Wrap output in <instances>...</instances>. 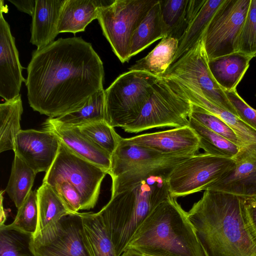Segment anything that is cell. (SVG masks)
<instances>
[{
    "label": "cell",
    "instance_id": "obj_1",
    "mask_svg": "<svg viewBox=\"0 0 256 256\" xmlns=\"http://www.w3.org/2000/svg\"><path fill=\"white\" fill-rule=\"evenodd\" d=\"M26 86L30 106L55 118L84 106L103 89V63L81 37L60 38L34 51Z\"/></svg>",
    "mask_w": 256,
    "mask_h": 256
},
{
    "label": "cell",
    "instance_id": "obj_2",
    "mask_svg": "<svg viewBox=\"0 0 256 256\" xmlns=\"http://www.w3.org/2000/svg\"><path fill=\"white\" fill-rule=\"evenodd\" d=\"M245 199L206 190L187 212L204 256H256V240L244 220Z\"/></svg>",
    "mask_w": 256,
    "mask_h": 256
},
{
    "label": "cell",
    "instance_id": "obj_3",
    "mask_svg": "<svg viewBox=\"0 0 256 256\" xmlns=\"http://www.w3.org/2000/svg\"><path fill=\"white\" fill-rule=\"evenodd\" d=\"M128 249L151 256H204L188 212L171 196L136 228L125 250Z\"/></svg>",
    "mask_w": 256,
    "mask_h": 256
},
{
    "label": "cell",
    "instance_id": "obj_4",
    "mask_svg": "<svg viewBox=\"0 0 256 256\" xmlns=\"http://www.w3.org/2000/svg\"><path fill=\"white\" fill-rule=\"evenodd\" d=\"M172 172L150 176L112 196L98 212L117 256L125 250L133 234L161 202L170 196L168 178Z\"/></svg>",
    "mask_w": 256,
    "mask_h": 256
},
{
    "label": "cell",
    "instance_id": "obj_5",
    "mask_svg": "<svg viewBox=\"0 0 256 256\" xmlns=\"http://www.w3.org/2000/svg\"><path fill=\"white\" fill-rule=\"evenodd\" d=\"M192 104L178 84L166 77L159 78L138 116L122 128L138 133L154 128H178L189 126Z\"/></svg>",
    "mask_w": 256,
    "mask_h": 256
},
{
    "label": "cell",
    "instance_id": "obj_6",
    "mask_svg": "<svg viewBox=\"0 0 256 256\" xmlns=\"http://www.w3.org/2000/svg\"><path fill=\"white\" fill-rule=\"evenodd\" d=\"M159 78L148 73L129 70L119 76L106 90V121L122 128L138 116Z\"/></svg>",
    "mask_w": 256,
    "mask_h": 256
},
{
    "label": "cell",
    "instance_id": "obj_7",
    "mask_svg": "<svg viewBox=\"0 0 256 256\" xmlns=\"http://www.w3.org/2000/svg\"><path fill=\"white\" fill-rule=\"evenodd\" d=\"M107 172L80 156L60 141L57 156L46 172L42 182L51 186L66 181L78 190L81 210L94 208L98 200L102 182Z\"/></svg>",
    "mask_w": 256,
    "mask_h": 256
},
{
    "label": "cell",
    "instance_id": "obj_8",
    "mask_svg": "<svg viewBox=\"0 0 256 256\" xmlns=\"http://www.w3.org/2000/svg\"><path fill=\"white\" fill-rule=\"evenodd\" d=\"M156 0H114L102 7L97 20L112 51L124 63L130 58L133 34Z\"/></svg>",
    "mask_w": 256,
    "mask_h": 256
},
{
    "label": "cell",
    "instance_id": "obj_9",
    "mask_svg": "<svg viewBox=\"0 0 256 256\" xmlns=\"http://www.w3.org/2000/svg\"><path fill=\"white\" fill-rule=\"evenodd\" d=\"M163 76L177 80L238 116L224 91L216 81L210 70L202 38L173 63Z\"/></svg>",
    "mask_w": 256,
    "mask_h": 256
},
{
    "label": "cell",
    "instance_id": "obj_10",
    "mask_svg": "<svg viewBox=\"0 0 256 256\" xmlns=\"http://www.w3.org/2000/svg\"><path fill=\"white\" fill-rule=\"evenodd\" d=\"M235 164L234 158L206 152L194 155L178 164L169 174L170 195L176 198L206 190Z\"/></svg>",
    "mask_w": 256,
    "mask_h": 256
},
{
    "label": "cell",
    "instance_id": "obj_11",
    "mask_svg": "<svg viewBox=\"0 0 256 256\" xmlns=\"http://www.w3.org/2000/svg\"><path fill=\"white\" fill-rule=\"evenodd\" d=\"M250 0H224L210 21L202 40L208 60L237 52L238 36Z\"/></svg>",
    "mask_w": 256,
    "mask_h": 256
},
{
    "label": "cell",
    "instance_id": "obj_12",
    "mask_svg": "<svg viewBox=\"0 0 256 256\" xmlns=\"http://www.w3.org/2000/svg\"><path fill=\"white\" fill-rule=\"evenodd\" d=\"M36 256H90L80 212L62 216L34 236Z\"/></svg>",
    "mask_w": 256,
    "mask_h": 256
},
{
    "label": "cell",
    "instance_id": "obj_13",
    "mask_svg": "<svg viewBox=\"0 0 256 256\" xmlns=\"http://www.w3.org/2000/svg\"><path fill=\"white\" fill-rule=\"evenodd\" d=\"M60 140L50 132L44 130H21L14 150L18 156L37 174L50 169L58 151Z\"/></svg>",
    "mask_w": 256,
    "mask_h": 256
},
{
    "label": "cell",
    "instance_id": "obj_14",
    "mask_svg": "<svg viewBox=\"0 0 256 256\" xmlns=\"http://www.w3.org/2000/svg\"><path fill=\"white\" fill-rule=\"evenodd\" d=\"M0 96L5 101L20 95L21 85L26 82L22 74L23 68L18 58L14 38L3 16L7 8L0 0Z\"/></svg>",
    "mask_w": 256,
    "mask_h": 256
},
{
    "label": "cell",
    "instance_id": "obj_15",
    "mask_svg": "<svg viewBox=\"0 0 256 256\" xmlns=\"http://www.w3.org/2000/svg\"><path fill=\"white\" fill-rule=\"evenodd\" d=\"M124 139L162 154L192 156L200 148L199 139L189 126Z\"/></svg>",
    "mask_w": 256,
    "mask_h": 256
},
{
    "label": "cell",
    "instance_id": "obj_16",
    "mask_svg": "<svg viewBox=\"0 0 256 256\" xmlns=\"http://www.w3.org/2000/svg\"><path fill=\"white\" fill-rule=\"evenodd\" d=\"M234 159L235 166L206 190L256 200V148L240 149Z\"/></svg>",
    "mask_w": 256,
    "mask_h": 256
},
{
    "label": "cell",
    "instance_id": "obj_17",
    "mask_svg": "<svg viewBox=\"0 0 256 256\" xmlns=\"http://www.w3.org/2000/svg\"><path fill=\"white\" fill-rule=\"evenodd\" d=\"M44 130L55 134L75 154L110 174L111 155L82 134L78 127L58 126L46 120Z\"/></svg>",
    "mask_w": 256,
    "mask_h": 256
},
{
    "label": "cell",
    "instance_id": "obj_18",
    "mask_svg": "<svg viewBox=\"0 0 256 256\" xmlns=\"http://www.w3.org/2000/svg\"><path fill=\"white\" fill-rule=\"evenodd\" d=\"M206 0H159L164 37L182 39Z\"/></svg>",
    "mask_w": 256,
    "mask_h": 256
},
{
    "label": "cell",
    "instance_id": "obj_19",
    "mask_svg": "<svg viewBox=\"0 0 256 256\" xmlns=\"http://www.w3.org/2000/svg\"><path fill=\"white\" fill-rule=\"evenodd\" d=\"M114 0H65L61 8L58 33L75 34L85 30L86 26L98 18L100 9L112 4Z\"/></svg>",
    "mask_w": 256,
    "mask_h": 256
},
{
    "label": "cell",
    "instance_id": "obj_20",
    "mask_svg": "<svg viewBox=\"0 0 256 256\" xmlns=\"http://www.w3.org/2000/svg\"><path fill=\"white\" fill-rule=\"evenodd\" d=\"M65 0H36L30 42L41 49L54 41L60 12Z\"/></svg>",
    "mask_w": 256,
    "mask_h": 256
},
{
    "label": "cell",
    "instance_id": "obj_21",
    "mask_svg": "<svg viewBox=\"0 0 256 256\" xmlns=\"http://www.w3.org/2000/svg\"><path fill=\"white\" fill-rule=\"evenodd\" d=\"M169 78L178 86L190 102L217 116L235 132L244 148H256V130L230 112L214 104L201 94L195 92L177 80Z\"/></svg>",
    "mask_w": 256,
    "mask_h": 256
},
{
    "label": "cell",
    "instance_id": "obj_22",
    "mask_svg": "<svg viewBox=\"0 0 256 256\" xmlns=\"http://www.w3.org/2000/svg\"><path fill=\"white\" fill-rule=\"evenodd\" d=\"M172 156L174 155L162 154L129 142L122 138L118 146L111 154L109 175L112 179L132 169Z\"/></svg>",
    "mask_w": 256,
    "mask_h": 256
},
{
    "label": "cell",
    "instance_id": "obj_23",
    "mask_svg": "<svg viewBox=\"0 0 256 256\" xmlns=\"http://www.w3.org/2000/svg\"><path fill=\"white\" fill-rule=\"evenodd\" d=\"M253 58L236 52L209 60L208 66L214 78L224 90L230 91L236 89Z\"/></svg>",
    "mask_w": 256,
    "mask_h": 256
},
{
    "label": "cell",
    "instance_id": "obj_24",
    "mask_svg": "<svg viewBox=\"0 0 256 256\" xmlns=\"http://www.w3.org/2000/svg\"><path fill=\"white\" fill-rule=\"evenodd\" d=\"M178 44L177 40L164 37L146 56L131 66L129 70L143 72L158 78H162L172 64Z\"/></svg>",
    "mask_w": 256,
    "mask_h": 256
},
{
    "label": "cell",
    "instance_id": "obj_25",
    "mask_svg": "<svg viewBox=\"0 0 256 256\" xmlns=\"http://www.w3.org/2000/svg\"><path fill=\"white\" fill-rule=\"evenodd\" d=\"M190 156H172L132 169L112 178L111 196L126 190L150 176L172 170L178 164Z\"/></svg>",
    "mask_w": 256,
    "mask_h": 256
},
{
    "label": "cell",
    "instance_id": "obj_26",
    "mask_svg": "<svg viewBox=\"0 0 256 256\" xmlns=\"http://www.w3.org/2000/svg\"><path fill=\"white\" fill-rule=\"evenodd\" d=\"M90 256H117L102 217L98 212L80 213Z\"/></svg>",
    "mask_w": 256,
    "mask_h": 256
},
{
    "label": "cell",
    "instance_id": "obj_27",
    "mask_svg": "<svg viewBox=\"0 0 256 256\" xmlns=\"http://www.w3.org/2000/svg\"><path fill=\"white\" fill-rule=\"evenodd\" d=\"M105 92L103 88L91 96L81 108L57 118H48L46 120L58 126L78 127L105 120Z\"/></svg>",
    "mask_w": 256,
    "mask_h": 256
},
{
    "label": "cell",
    "instance_id": "obj_28",
    "mask_svg": "<svg viewBox=\"0 0 256 256\" xmlns=\"http://www.w3.org/2000/svg\"><path fill=\"white\" fill-rule=\"evenodd\" d=\"M23 108L20 94L0 104V152L14 150Z\"/></svg>",
    "mask_w": 256,
    "mask_h": 256
},
{
    "label": "cell",
    "instance_id": "obj_29",
    "mask_svg": "<svg viewBox=\"0 0 256 256\" xmlns=\"http://www.w3.org/2000/svg\"><path fill=\"white\" fill-rule=\"evenodd\" d=\"M163 38L160 4L158 0L133 34L130 43V58Z\"/></svg>",
    "mask_w": 256,
    "mask_h": 256
},
{
    "label": "cell",
    "instance_id": "obj_30",
    "mask_svg": "<svg viewBox=\"0 0 256 256\" xmlns=\"http://www.w3.org/2000/svg\"><path fill=\"white\" fill-rule=\"evenodd\" d=\"M36 192L38 224L35 234L56 222L62 216L71 214L58 194L49 184L42 182Z\"/></svg>",
    "mask_w": 256,
    "mask_h": 256
},
{
    "label": "cell",
    "instance_id": "obj_31",
    "mask_svg": "<svg viewBox=\"0 0 256 256\" xmlns=\"http://www.w3.org/2000/svg\"><path fill=\"white\" fill-rule=\"evenodd\" d=\"M224 0H206L186 33L178 42L173 63L190 50L202 37L213 15Z\"/></svg>",
    "mask_w": 256,
    "mask_h": 256
},
{
    "label": "cell",
    "instance_id": "obj_32",
    "mask_svg": "<svg viewBox=\"0 0 256 256\" xmlns=\"http://www.w3.org/2000/svg\"><path fill=\"white\" fill-rule=\"evenodd\" d=\"M36 174L14 154L10 177L5 191L18 209L32 190Z\"/></svg>",
    "mask_w": 256,
    "mask_h": 256
},
{
    "label": "cell",
    "instance_id": "obj_33",
    "mask_svg": "<svg viewBox=\"0 0 256 256\" xmlns=\"http://www.w3.org/2000/svg\"><path fill=\"white\" fill-rule=\"evenodd\" d=\"M189 126L195 132L200 142V148L207 154L234 158L240 148L228 140L205 127L189 116Z\"/></svg>",
    "mask_w": 256,
    "mask_h": 256
},
{
    "label": "cell",
    "instance_id": "obj_34",
    "mask_svg": "<svg viewBox=\"0 0 256 256\" xmlns=\"http://www.w3.org/2000/svg\"><path fill=\"white\" fill-rule=\"evenodd\" d=\"M34 234L4 223L0 224V256H36Z\"/></svg>",
    "mask_w": 256,
    "mask_h": 256
},
{
    "label": "cell",
    "instance_id": "obj_35",
    "mask_svg": "<svg viewBox=\"0 0 256 256\" xmlns=\"http://www.w3.org/2000/svg\"><path fill=\"white\" fill-rule=\"evenodd\" d=\"M78 128L82 134L110 155L122 138L105 120L92 122Z\"/></svg>",
    "mask_w": 256,
    "mask_h": 256
},
{
    "label": "cell",
    "instance_id": "obj_36",
    "mask_svg": "<svg viewBox=\"0 0 256 256\" xmlns=\"http://www.w3.org/2000/svg\"><path fill=\"white\" fill-rule=\"evenodd\" d=\"M190 117L194 119L209 130L236 144L240 149L244 148L233 130L214 114L192 103Z\"/></svg>",
    "mask_w": 256,
    "mask_h": 256
},
{
    "label": "cell",
    "instance_id": "obj_37",
    "mask_svg": "<svg viewBox=\"0 0 256 256\" xmlns=\"http://www.w3.org/2000/svg\"><path fill=\"white\" fill-rule=\"evenodd\" d=\"M14 222L10 224L19 230L34 234L38 224V196L36 190H31L21 206Z\"/></svg>",
    "mask_w": 256,
    "mask_h": 256
},
{
    "label": "cell",
    "instance_id": "obj_38",
    "mask_svg": "<svg viewBox=\"0 0 256 256\" xmlns=\"http://www.w3.org/2000/svg\"><path fill=\"white\" fill-rule=\"evenodd\" d=\"M237 52L256 56V0H250L247 16L238 36Z\"/></svg>",
    "mask_w": 256,
    "mask_h": 256
},
{
    "label": "cell",
    "instance_id": "obj_39",
    "mask_svg": "<svg viewBox=\"0 0 256 256\" xmlns=\"http://www.w3.org/2000/svg\"><path fill=\"white\" fill-rule=\"evenodd\" d=\"M229 101L235 109L238 116L247 125L256 130V110L250 106L238 94L236 89L224 91Z\"/></svg>",
    "mask_w": 256,
    "mask_h": 256
},
{
    "label": "cell",
    "instance_id": "obj_40",
    "mask_svg": "<svg viewBox=\"0 0 256 256\" xmlns=\"http://www.w3.org/2000/svg\"><path fill=\"white\" fill-rule=\"evenodd\" d=\"M71 213L81 210V199L77 189L71 184L63 181L52 186Z\"/></svg>",
    "mask_w": 256,
    "mask_h": 256
},
{
    "label": "cell",
    "instance_id": "obj_41",
    "mask_svg": "<svg viewBox=\"0 0 256 256\" xmlns=\"http://www.w3.org/2000/svg\"><path fill=\"white\" fill-rule=\"evenodd\" d=\"M244 220L248 230L256 240V200L245 199Z\"/></svg>",
    "mask_w": 256,
    "mask_h": 256
},
{
    "label": "cell",
    "instance_id": "obj_42",
    "mask_svg": "<svg viewBox=\"0 0 256 256\" xmlns=\"http://www.w3.org/2000/svg\"><path fill=\"white\" fill-rule=\"evenodd\" d=\"M8 1L14 4L19 10L26 13L32 16H33L36 6V0H8Z\"/></svg>",
    "mask_w": 256,
    "mask_h": 256
},
{
    "label": "cell",
    "instance_id": "obj_43",
    "mask_svg": "<svg viewBox=\"0 0 256 256\" xmlns=\"http://www.w3.org/2000/svg\"><path fill=\"white\" fill-rule=\"evenodd\" d=\"M120 256H142L141 254L133 250H126Z\"/></svg>",
    "mask_w": 256,
    "mask_h": 256
},
{
    "label": "cell",
    "instance_id": "obj_44",
    "mask_svg": "<svg viewBox=\"0 0 256 256\" xmlns=\"http://www.w3.org/2000/svg\"><path fill=\"white\" fill-rule=\"evenodd\" d=\"M141 256H149V255H147V254H141Z\"/></svg>",
    "mask_w": 256,
    "mask_h": 256
},
{
    "label": "cell",
    "instance_id": "obj_45",
    "mask_svg": "<svg viewBox=\"0 0 256 256\" xmlns=\"http://www.w3.org/2000/svg\"><path fill=\"white\" fill-rule=\"evenodd\" d=\"M255 58H256V56H255Z\"/></svg>",
    "mask_w": 256,
    "mask_h": 256
},
{
    "label": "cell",
    "instance_id": "obj_46",
    "mask_svg": "<svg viewBox=\"0 0 256 256\" xmlns=\"http://www.w3.org/2000/svg\"></svg>",
    "mask_w": 256,
    "mask_h": 256
}]
</instances>
